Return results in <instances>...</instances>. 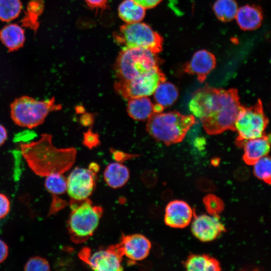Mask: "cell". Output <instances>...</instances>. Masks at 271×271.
<instances>
[{
	"instance_id": "cell-5",
	"label": "cell",
	"mask_w": 271,
	"mask_h": 271,
	"mask_svg": "<svg viewBox=\"0 0 271 271\" xmlns=\"http://www.w3.org/2000/svg\"><path fill=\"white\" fill-rule=\"evenodd\" d=\"M156 54L143 48H124L119 53L114 70L116 81H127L159 67Z\"/></svg>"
},
{
	"instance_id": "cell-24",
	"label": "cell",
	"mask_w": 271,
	"mask_h": 271,
	"mask_svg": "<svg viewBox=\"0 0 271 271\" xmlns=\"http://www.w3.org/2000/svg\"><path fill=\"white\" fill-rule=\"evenodd\" d=\"M238 7L234 0H216L213 10L216 17L224 22L235 19Z\"/></svg>"
},
{
	"instance_id": "cell-13",
	"label": "cell",
	"mask_w": 271,
	"mask_h": 271,
	"mask_svg": "<svg viewBox=\"0 0 271 271\" xmlns=\"http://www.w3.org/2000/svg\"><path fill=\"white\" fill-rule=\"evenodd\" d=\"M191 231L199 240L209 242L216 239L225 229L218 215L201 214L195 217Z\"/></svg>"
},
{
	"instance_id": "cell-28",
	"label": "cell",
	"mask_w": 271,
	"mask_h": 271,
	"mask_svg": "<svg viewBox=\"0 0 271 271\" xmlns=\"http://www.w3.org/2000/svg\"><path fill=\"white\" fill-rule=\"evenodd\" d=\"M203 201L207 212L210 215H218L224 210V202L215 195L208 194L204 197Z\"/></svg>"
},
{
	"instance_id": "cell-35",
	"label": "cell",
	"mask_w": 271,
	"mask_h": 271,
	"mask_svg": "<svg viewBox=\"0 0 271 271\" xmlns=\"http://www.w3.org/2000/svg\"><path fill=\"white\" fill-rule=\"evenodd\" d=\"M144 8L150 9L157 6L162 0H133Z\"/></svg>"
},
{
	"instance_id": "cell-25",
	"label": "cell",
	"mask_w": 271,
	"mask_h": 271,
	"mask_svg": "<svg viewBox=\"0 0 271 271\" xmlns=\"http://www.w3.org/2000/svg\"><path fill=\"white\" fill-rule=\"evenodd\" d=\"M22 4L20 0H0V20L10 22L20 14Z\"/></svg>"
},
{
	"instance_id": "cell-9",
	"label": "cell",
	"mask_w": 271,
	"mask_h": 271,
	"mask_svg": "<svg viewBox=\"0 0 271 271\" xmlns=\"http://www.w3.org/2000/svg\"><path fill=\"white\" fill-rule=\"evenodd\" d=\"M166 81V77L160 68L127 81H116L114 89L125 99L149 96L153 94L160 83Z\"/></svg>"
},
{
	"instance_id": "cell-27",
	"label": "cell",
	"mask_w": 271,
	"mask_h": 271,
	"mask_svg": "<svg viewBox=\"0 0 271 271\" xmlns=\"http://www.w3.org/2000/svg\"><path fill=\"white\" fill-rule=\"evenodd\" d=\"M254 165L253 173L259 179L265 183H270L271 162L269 156L267 155L259 159Z\"/></svg>"
},
{
	"instance_id": "cell-7",
	"label": "cell",
	"mask_w": 271,
	"mask_h": 271,
	"mask_svg": "<svg viewBox=\"0 0 271 271\" xmlns=\"http://www.w3.org/2000/svg\"><path fill=\"white\" fill-rule=\"evenodd\" d=\"M114 37L122 49L143 48L156 54L162 50V37L145 23H126L120 27Z\"/></svg>"
},
{
	"instance_id": "cell-39",
	"label": "cell",
	"mask_w": 271,
	"mask_h": 271,
	"mask_svg": "<svg viewBox=\"0 0 271 271\" xmlns=\"http://www.w3.org/2000/svg\"><path fill=\"white\" fill-rule=\"evenodd\" d=\"M8 138L6 128L0 124V147L6 142Z\"/></svg>"
},
{
	"instance_id": "cell-2",
	"label": "cell",
	"mask_w": 271,
	"mask_h": 271,
	"mask_svg": "<svg viewBox=\"0 0 271 271\" xmlns=\"http://www.w3.org/2000/svg\"><path fill=\"white\" fill-rule=\"evenodd\" d=\"M20 147L29 167L42 177L63 174L73 166L76 156V150L73 147L54 146L52 135L47 133L42 134L37 141L22 143Z\"/></svg>"
},
{
	"instance_id": "cell-36",
	"label": "cell",
	"mask_w": 271,
	"mask_h": 271,
	"mask_svg": "<svg viewBox=\"0 0 271 271\" xmlns=\"http://www.w3.org/2000/svg\"><path fill=\"white\" fill-rule=\"evenodd\" d=\"M108 0H85L87 5L92 8L104 9Z\"/></svg>"
},
{
	"instance_id": "cell-38",
	"label": "cell",
	"mask_w": 271,
	"mask_h": 271,
	"mask_svg": "<svg viewBox=\"0 0 271 271\" xmlns=\"http://www.w3.org/2000/svg\"><path fill=\"white\" fill-rule=\"evenodd\" d=\"M9 253L7 244L0 239V263L3 262L7 257Z\"/></svg>"
},
{
	"instance_id": "cell-33",
	"label": "cell",
	"mask_w": 271,
	"mask_h": 271,
	"mask_svg": "<svg viewBox=\"0 0 271 271\" xmlns=\"http://www.w3.org/2000/svg\"><path fill=\"white\" fill-rule=\"evenodd\" d=\"M43 5L41 1L34 0L31 2L28 6V11L32 14V17L38 16L43 10Z\"/></svg>"
},
{
	"instance_id": "cell-6",
	"label": "cell",
	"mask_w": 271,
	"mask_h": 271,
	"mask_svg": "<svg viewBox=\"0 0 271 271\" xmlns=\"http://www.w3.org/2000/svg\"><path fill=\"white\" fill-rule=\"evenodd\" d=\"M70 207L71 212L67 226L71 240L76 243L84 242L97 228L102 215V208L93 205L89 198L71 199Z\"/></svg>"
},
{
	"instance_id": "cell-34",
	"label": "cell",
	"mask_w": 271,
	"mask_h": 271,
	"mask_svg": "<svg viewBox=\"0 0 271 271\" xmlns=\"http://www.w3.org/2000/svg\"><path fill=\"white\" fill-rule=\"evenodd\" d=\"M66 201L53 195V200L51 205L49 215L56 213L66 205Z\"/></svg>"
},
{
	"instance_id": "cell-3",
	"label": "cell",
	"mask_w": 271,
	"mask_h": 271,
	"mask_svg": "<svg viewBox=\"0 0 271 271\" xmlns=\"http://www.w3.org/2000/svg\"><path fill=\"white\" fill-rule=\"evenodd\" d=\"M195 123L193 115L176 111L154 113L147 120V130L156 140L169 146L182 142Z\"/></svg>"
},
{
	"instance_id": "cell-11",
	"label": "cell",
	"mask_w": 271,
	"mask_h": 271,
	"mask_svg": "<svg viewBox=\"0 0 271 271\" xmlns=\"http://www.w3.org/2000/svg\"><path fill=\"white\" fill-rule=\"evenodd\" d=\"M96 172L90 169L75 168L67 179V191L71 199L82 200L92 194L95 186Z\"/></svg>"
},
{
	"instance_id": "cell-16",
	"label": "cell",
	"mask_w": 271,
	"mask_h": 271,
	"mask_svg": "<svg viewBox=\"0 0 271 271\" xmlns=\"http://www.w3.org/2000/svg\"><path fill=\"white\" fill-rule=\"evenodd\" d=\"M270 142V134L265 133L260 137L246 141L243 146V160L244 162L247 165H252L267 155L269 152Z\"/></svg>"
},
{
	"instance_id": "cell-26",
	"label": "cell",
	"mask_w": 271,
	"mask_h": 271,
	"mask_svg": "<svg viewBox=\"0 0 271 271\" xmlns=\"http://www.w3.org/2000/svg\"><path fill=\"white\" fill-rule=\"evenodd\" d=\"M45 186L53 195H60L67 190V179L62 174H53L46 176Z\"/></svg>"
},
{
	"instance_id": "cell-37",
	"label": "cell",
	"mask_w": 271,
	"mask_h": 271,
	"mask_svg": "<svg viewBox=\"0 0 271 271\" xmlns=\"http://www.w3.org/2000/svg\"><path fill=\"white\" fill-rule=\"evenodd\" d=\"M249 176V173L248 170L245 169H240L237 170L234 176L235 178L240 181H244L248 179Z\"/></svg>"
},
{
	"instance_id": "cell-23",
	"label": "cell",
	"mask_w": 271,
	"mask_h": 271,
	"mask_svg": "<svg viewBox=\"0 0 271 271\" xmlns=\"http://www.w3.org/2000/svg\"><path fill=\"white\" fill-rule=\"evenodd\" d=\"M118 16L126 23L140 22L145 16V9L133 0H124L119 6Z\"/></svg>"
},
{
	"instance_id": "cell-10",
	"label": "cell",
	"mask_w": 271,
	"mask_h": 271,
	"mask_svg": "<svg viewBox=\"0 0 271 271\" xmlns=\"http://www.w3.org/2000/svg\"><path fill=\"white\" fill-rule=\"evenodd\" d=\"M80 258L93 270L97 271H120L123 269V255L117 244L112 245L92 252L84 248L79 253Z\"/></svg>"
},
{
	"instance_id": "cell-1",
	"label": "cell",
	"mask_w": 271,
	"mask_h": 271,
	"mask_svg": "<svg viewBox=\"0 0 271 271\" xmlns=\"http://www.w3.org/2000/svg\"><path fill=\"white\" fill-rule=\"evenodd\" d=\"M242 107L238 90L206 86L194 92L189 103L191 112L201 121L210 135L235 130V123Z\"/></svg>"
},
{
	"instance_id": "cell-19",
	"label": "cell",
	"mask_w": 271,
	"mask_h": 271,
	"mask_svg": "<svg viewBox=\"0 0 271 271\" xmlns=\"http://www.w3.org/2000/svg\"><path fill=\"white\" fill-rule=\"evenodd\" d=\"M103 177L108 186L114 189L119 188L127 182L129 171L124 165L119 162H113L105 168Z\"/></svg>"
},
{
	"instance_id": "cell-8",
	"label": "cell",
	"mask_w": 271,
	"mask_h": 271,
	"mask_svg": "<svg viewBox=\"0 0 271 271\" xmlns=\"http://www.w3.org/2000/svg\"><path fill=\"white\" fill-rule=\"evenodd\" d=\"M268 123L260 99L249 107L242 106L235 123L238 134L235 140L236 146L242 147L246 141L261 137L265 133Z\"/></svg>"
},
{
	"instance_id": "cell-32",
	"label": "cell",
	"mask_w": 271,
	"mask_h": 271,
	"mask_svg": "<svg viewBox=\"0 0 271 271\" xmlns=\"http://www.w3.org/2000/svg\"><path fill=\"white\" fill-rule=\"evenodd\" d=\"M10 210V202L4 194L0 193V219L4 218Z\"/></svg>"
},
{
	"instance_id": "cell-12",
	"label": "cell",
	"mask_w": 271,
	"mask_h": 271,
	"mask_svg": "<svg viewBox=\"0 0 271 271\" xmlns=\"http://www.w3.org/2000/svg\"><path fill=\"white\" fill-rule=\"evenodd\" d=\"M122 254L131 261H141L149 254L151 242L145 236L135 233L123 234L119 243L117 244Z\"/></svg>"
},
{
	"instance_id": "cell-17",
	"label": "cell",
	"mask_w": 271,
	"mask_h": 271,
	"mask_svg": "<svg viewBox=\"0 0 271 271\" xmlns=\"http://www.w3.org/2000/svg\"><path fill=\"white\" fill-rule=\"evenodd\" d=\"M235 19L242 30L251 31L261 25L263 17L258 7L246 5L238 9Z\"/></svg>"
},
{
	"instance_id": "cell-15",
	"label": "cell",
	"mask_w": 271,
	"mask_h": 271,
	"mask_svg": "<svg viewBox=\"0 0 271 271\" xmlns=\"http://www.w3.org/2000/svg\"><path fill=\"white\" fill-rule=\"evenodd\" d=\"M214 55L208 51L200 50L196 51L191 60L183 66L187 73L195 75L198 81L202 83L216 66Z\"/></svg>"
},
{
	"instance_id": "cell-22",
	"label": "cell",
	"mask_w": 271,
	"mask_h": 271,
	"mask_svg": "<svg viewBox=\"0 0 271 271\" xmlns=\"http://www.w3.org/2000/svg\"><path fill=\"white\" fill-rule=\"evenodd\" d=\"M153 94L155 104L164 110L176 102L179 92L175 85L165 81L159 84Z\"/></svg>"
},
{
	"instance_id": "cell-4",
	"label": "cell",
	"mask_w": 271,
	"mask_h": 271,
	"mask_svg": "<svg viewBox=\"0 0 271 271\" xmlns=\"http://www.w3.org/2000/svg\"><path fill=\"white\" fill-rule=\"evenodd\" d=\"M62 108L54 97L40 100L28 95L16 98L10 104V114L17 125L33 128L45 121L48 114Z\"/></svg>"
},
{
	"instance_id": "cell-14",
	"label": "cell",
	"mask_w": 271,
	"mask_h": 271,
	"mask_svg": "<svg viewBox=\"0 0 271 271\" xmlns=\"http://www.w3.org/2000/svg\"><path fill=\"white\" fill-rule=\"evenodd\" d=\"M193 211L185 201L175 200L170 202L165 208L164 221L171 227L183 228L187 226L193 218Z\"/></svg>"
},
{
	"instance_id": "cell-20",
	"label": "cell",
	"mask_w": 271,
	"mask_h": 271,
	"mask_svg": "<svg viewBox=\"0 0 271 271\" xmlns=\"http://www.w3.org/2000/svg\"><path fill=\"white\" fill-rule=\"evenodd\" d=\"M0 39L10 51L17 50L21 48L25 43V32L20 26L11 24L0 31Z\"/></svg>"
},
{
	"instance_id": "cell-21",
	"label": "cell",
	"mask_w": 271,
	"mask_h": 271,
	"mask_svg": "<svg viewBox=\"0 0 271 271\" xmlns=\"http://www.w3.org/2000/svg\"><path fill=\"white\" fill-rule=\"evenodd\" d=\"M189 271H218L221 270L219 261L206 254H190L184 262Z\"/></svg>"
},
{
	"instance_id": "cell-31",
	"label": "cell",
	"mask_w": 271,
	"mask_h": 271,
	"mask_svg": "<svg viewBox=\"0 0 271 271\" xmlns=\"http://www.w3.org/2000/svg\"><path fill=\"white\" fill-rule=\"evenodd\" d=\"M98 135L88 130L84 133L83 144L89 149H92L98 145L99 143Z\"/></svg>"
},
{
	"instance_id": "cell-18",
	"label": "cell",
	"mask_w": 271,
	"mask_h": 271,
	"mask_svg": "<svg viewBox=\"0 0 271 271\" xmlns=\"http://www.w3.org/2000/svg\"><path fill=\"white\" fill-rule=\"evenodd\" d=\"M126 111L129 116L136 120H147L154 113V103L148 96L128 100Z\"/></svg>"
},
{
	"instance_id": "cell-29",
	"label": "cell",
	"mask_w": 271,
	"mask_h": 271,
	"mask_svg": "<svg viewBox=\"0 0 271 271\" xmlns=\"http://www.w3.org/2000/svg\"><path fill=\"white\" fill-rule=\"evenodd\" d=\"M26 271L50 270V265L45 258L40 256H34L29 259L24 266Z\"/></svg>"
},
{
	"instance_id": "cell-30",
	"label": "cell",
	"mask_w": 271,
	"mask_h": 271,
	"mask_svg": "<svg viewBox=\"0 0 271 271\" xmlns=\"http://www.w3.org/2000/svg\"><path fill=\"white\" fill-rule=\"evenodd\" d=\"M195 185L198 190L204 192L214 191L216 188L214 184L210 179L205 177L197 179Z\"/></svg>"
}]
</instances>
